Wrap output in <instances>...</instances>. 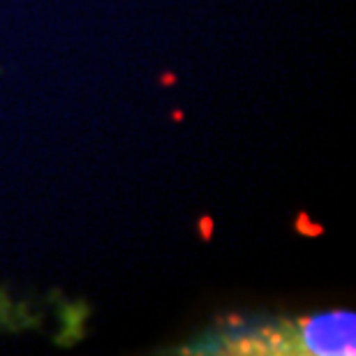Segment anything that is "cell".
Masks as SVG:
<instances>
[{
	"instance_id": "6da1fadb",
	"label": "cell",
	"mask_w": 356,
	"mask_h": 356,
	"mask_svg": "<svg viewBox=\"0 0 356 356\" xmlns=\"http://www.w3.org/2000/svg\"><path fill=\"white\" fill-rule=\"evenodd\" d=\"M354 312L338 310L303 322L301 343L310 354L345 356L354 354Z\"/></svg>"
}]
</instances>
